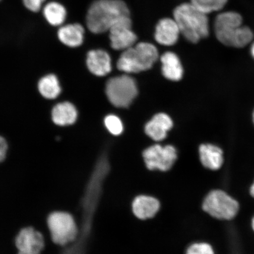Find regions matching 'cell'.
<instances>
[{"label":"cell","instance_id":"obj_16","mask_svg":"<svg viewBox=\"0 0 254 254\" xmlns=\"http://www.w3.org/2000/svg\"><path fill=\"white\" fill-rule=\"evenodd\" d=\"M200 161L205 168L218 170L223 164V152L221 148L212 144H202L199 148Z\"/></svg>","mask_w":254,"mask_h":254},{"label":"cell","instance_id":"obj_20","mask_svg":"<svg viewBox=\"0 0 254 254\" xmlns=\"http://www.w3.org/2000/svg\"><path fill=\"white\" fill-rule=\"evenodd\" d=\"M39 90L40 94L47 99H55L62 90L58 79L53 74L47 75L40 79Z\"/></svg>","mask_w":254,"mask_h":254},{"label":"cell","instance_id":"obj_4","mask_svg":"<svg viewBox=\"0 0 254 254\" xmlns=\"http://www.w3.org/2000/svg\"><path fill=\"white\" fill-rule=\"evenodd\" d=\"M158 59V50L153 44L139 43L124 51L117 66L126 73H138L150 69Z\"/></svg>","mask_w":254,"mask_h":254},{"label":"cell","instance_id":"obj_28","mask_svg":"<svg viewBox=\"0 0 254 254\" xmlns=\"http://www.w3.org/2000/svg\"><path fill=\"white\" fill-rule=\"evenodd\" d=\"M252 226H253V230L254 231V217L253 218V221H252Z\"/></svg>","mask_w":254,"mask_h":254},{"label":"cell","instance_id":"obj_18","mask_svg":"<svg viewBox=\"0 0 254 254\" xmlns=\"http://www.w3.org/2000/svg\"><path fill=\"white\" fill-rule=\"evenodd\" d=\"M77 118V111L74 105L64 102L57 104L52 111V119L56 125H71Z\"/></svg>","mask_w":254,"mask_h":254},{"label":"cell","instance_id":"obj_14","mask_svg":"<svg viewBox=\"0 0 254 254\" xmlns=\"http://www.w3.org/2000/svg\"><path fill=\"white\" fill-rule=\"evenodd\" d=\"M133 213L140 220H147L154 217L160 208V202L152 196L139 195L132 202Z\"/></svg>","mask_w":254,"mask_h":254},{"label":"cell","instance_id":"obj_15","mask_svg":"<svg viewBox=\"0 0 254 254\" xmlns=\"http://www.w3.org/2000/svg\"><path fill=\"white\" fill-rule=\"evenodd\" d=\"M85 30L79 23L63 25L60 27L57 36L61 42L69 47H78L83 43Z\"/></svg>","mask_w":254,"mask_h":254},{"label":"cell","instance_id":"obj_8","mask_svg":"<svg viewBox=\"0 0 254 254\" xmlns=\"http://www.w3.org/2000/svg\"><path fill=\"white\" fill-rule=\"evenodd\" d=\"M142 155L149 170L161 171L170 170L177 158L176 148L171 145H152L146 149Z\"/></svg>","mask_w":254,"mask_h":254},{"label":"cell","instance_id":"obj_9","mask_svg":"<svg viewBox=\"0 0 254 254\" xmlns=\"http://www.w3.org/2000/svg\"><path fill=\"white\" fill-rule=\"evenodd\" d=\"M109 37L111 47L116 50L125 51L134 46L137 36L132 30L131 17L119 21L111 27Z\"/></svg>","mask_w":254,"mask_h":254},{"label":"cell","instance_id":"obj_3","mask_svg":"<svg viewBox=\"0 0 254 254\" xmlns=\"http://www.w3.org/2000/svg\"><path fill=\"white\" fill-rule=\"evenodd\" d=\"M174 18L179 25L181 34L192 43L207 37L209 23L207 14L196 8L191 2H184L174 9Z\"/></svg>","mask_w":254,"mask_h":254},{"label":"cell","instance_id":"obj_17","mask_svg":"<svg viewBox=\"0 0 254 254\" xmlns=\"http://www.w3.org/2000/svg\"><path fill=\"white\" fill-rule=\"evenodd\" d=\"M162 72L165 77L177 81L182 78L183 68L180 60L176 54L168 52L161 57Z\"/></svg>","mask_w":254,"mask_h":254},{"label":"cell","instance_id":"obj_13","mask_svg":"<svg viewBox=\"0 0 254 254\" xmlns=\"http://www.w3.org/2000/svg\"><path fill=\"white\" fill-rule=\"evenodd\" d=\"M173 126V121L169 116L166 114L160 113L146 125L145 131L153 140L160 141L166 138L167 132Z\"/></svg>","mask_w":254,"mask_h":254},{"label":"cell","instance_id":"obj_30","mask_svg":"<svg viewBox=\"0 0 254 254\" xmlns=\"http://www.w3.org/2000/svg\"><path fill=\"white\" fill-rule=\"evenodd\" d=\"M18 254H24V253H23L19 252Z\"/></svg>","mask_w":254,"mask_h":254},{"label":"cell","instance_id":"obj_21","mask_svg":"<svg viewBox=\"0 0 254 254\" xmlns=\"http://www.w3.org/2000/svg\"><path fill=\"white\" fill-rule=\"evenodd\" d=\"M228 0H190V2L199 11L206 14L219 11L226 5Z\"/></svg>","mask_w":254,"mask_h":254},{"label":"cell","instance_id":"obj_23","mask_svg":"<svg viewBox=\"0 0 254 254\" xmlns=\"http://www.w3.org/2000/svg\"><path fill=\"white\" fill-rule=\"evenodd\" d=\"M186 254H215L212 247L207 243H195L189 247Z\"/></svg>","mask_w":254,"mask_h":254},{"label":"cell","instance_id":"obj_10","mask_svg":"<svg viewBox=\"0 0 254 254\" xmlns=\"http://www.w3.org/2000/svg\"><path fill=\"white\" fill-rule=\"evenodd\" d=\"M15 246L19 252L27 254H40L44 246V238L39 231L28 227L20 231L15 238Z\"/></svg>","mask_w":254,"mask_h":254},{"label":"cell","instance_id":"obj_19","mask_svg":"<svg viewBox=\"0 0 254 254\" xmlns=\"http://www.w3.org/2000/svg\"><path fill=\"white\" fill-rule=\"evenodd\" d=\"M43 14L50 25L54 27H61L64 23L67 12L61 3L51 1L44 6Z\"/></svg>","mask_w":254,"mask_h":254},{"label":"cell","instance_id":"obj_11","mask_svg":"<svg viewBox=\"0 0 254 254\" xmlns=\"http://www.w3.org/2000/svg\"><path fill=\"white\" fill-rule=\"evenodd\" d=\"M180 29L174 18H164L158 22L155 27L154 38L161 45L171 46L179 40Z\"/></svg>","mask_w":254,"mask_h":254},{"label":"cell","instance_id":"obj_22","mask_svg":"<svg viewBox=\"0 0 254 254\" xmlns=\"http://www.w3.org/2000/svg\"><path fill=\"white\" fill-rule=\"evenodd\" d=\"M105 126L111 134L119 135L123 131V125L122 121L114 115H109L104 120Z\"/></svg>","mask_w":254,"mask_h":254},{"label":"cell","instance_id":"obj_1","mask_svg":"<svg viewBox=\"0 0 254 254\" xmlns=\"http://www.w3.org/2000/svg\"><path fill=\"white\" fill-rule=\"evenodd\" d=\"M130 17L128 5L123 0H95L88 9L85 23L91 33L102 34L122 19Z\"/></svg>","mask_w":254,"mask_h":254},{"label":"cell","instance_id":"obj_29","mask_svg":"<svg viewBox=\"0 0 254 254\" xmlns=\"http://www.w3.org/2000/svg\"><path fill=\"white\" fill-rule=\"evenodd\" d=\"M253 123H254V112H253Z\"/></svg>","mask_w":254,"mask_h":254},{"label":"cell","instance_id":"obj_5","mask_svg":"<svg viewBox=\"0 0 254 254\" xmlns=\"http://www.w3.org/2000/svg\"><path fill=\"white\" fill-rule=\"evenodd\" d=\"M106 92L108 99L113 106L127 108L137 95L138 88L134 78L123 75L110 78L107 82Z\"/></svg>","mask_w":254,"mask_h":254},{"label":"cell","instance_id":"obj_6","mask_svg":"<svg viewBox=\"0 0 254 254\" xmlns=\"http://www.w3.org/2000/svg\"><path fill=\"white\" fill-rule=\"evenodd\" d=\"M202 208L209 215L219 220H230L237 215L239 204L223 190H212L203 201Z\"/></svg>","mask_w":254,"mask_h":254},{"label":"cell","instance_id":"obj_26","mask_svg":"<svg viewBox=\"0 0 254 254\" xmlns=\"http://www.w3.org/2000/svg\"><path fill=\"white\" fill-rule=\"evenodd\" d=\"M250 52L251 55H252L254 59V42L252 44V47H251Z\"/></svg>","mask_w":254,"mask_h":254},{"label":"cell","instance_id":"obj_25","mask_svg":"<svg viewBox=\"0 0 254 254\" xmlns=\"http://www.w3.org/2000/svg\"><path fill=\"white\" fill-rule=\"evenodd\" d=\"M8 145L5 139L2 137L0 139V160L3 161L5 160L7 155Z\"/></svg>","mask_w":254,"mask_h":254},{"label":"cell","instance_id":"obj_7","mask_svg":"<svg viewBox=\"0 0 254 254\" xmlns=\"http://www.w3.org/2000/svg\"><path fill=\"white\" fill-rule=\"evenodd\" d=\"M47 224L52 240L57 244L65 245L77 238V225L72 216L66 212H53L48 217Z\"/></svg>","mask_w":254,"mask_h":254},{"label":"cell","instance_id":"obj_2","mask_svg":"<svg viewBox=\"0 0 254 254\" xmlns=\"http://www.w3.org/2000/svg\"><path fill=\"white\" fill-rule=\"evenodd\" d=\"M242 16L236 11L219 14L214 21L216 37L224 45L243 48L252 42L254 33L249 27L243 25Z\"/></svg>","mask_w":254,"mask_h":254},{"label":"cell","instance_id":"obj_12","mask_svg":"<svg viewBox=\"0 0 254 254\" xmlns=\"http://www.w3.org/2000/svg\"><path fill=\"white\" fill-rule=\"evenodd\" d=\"M87 65L89 70L99 77L107 75L112 69L110 56L103 50L90 51L87 56Z\"/></svg>","mask_w":254,"mask_h":254},{"label":"cell","instance_id":"obj_27","mask_svg":"<svg viewBox=\"0 0 254 254\" xmlns=\"http://www.w3.org/2000/svg\"><path fill=\"white\" fill-rule=\"evenodd\" d=\"M250 193L252 195L253 197L254 198V183H253L250 189Z\"/></svg>","mask_w":254,"mask_h":254},{"label":"cell","instance_id":"obj_24","mask_svg":"<svg viewBox=\"0 0 254 254\" xmlns=\"http://www.w3.org/2000/svg\"><path fill=\"white\" fill-rule=\"evenodd\" d=\"M25 7L33 12H37L42 8L46 0H22Z\"/></svg>","mask_w":254,"mask_h":254}]
</instances>
